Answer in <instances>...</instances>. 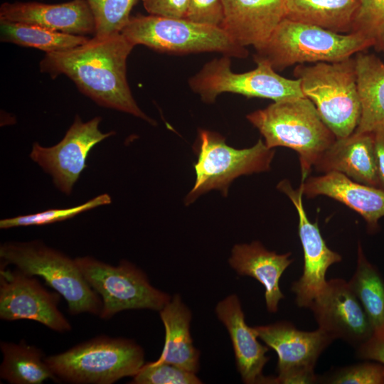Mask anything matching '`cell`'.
Here are the masks:
<instances>
[{
  "label": "cell",
  "mask_w": 384,
  "mask_h": 384,
  "mask_svg": "<svg viewBox=\"0 0 384 384\" xmlns=\"http://www.w3.org/2000/svg\"><path fill=\"white\" fill-rule=\"evenodd\" d=\"M134 46L122 33L94 36L75 48L46 53L40 62L42 73L65 75L97 105L124 112L151 124L134 99L127 80V60Z\"/></svg>",
  "instance_id": "1"
},
{
  "label": "cell",
  "mask_w": 384,
  "mask_h": 384,
  "mask_svg": "<svg viewBox=\"0 0 384 384\" xmlns=\"http://www.w3.org/2000/svg\"><path fill=\"white\" fill-rule=\"evenodd\" d=\"M247 119L259 130L268 148L284 146L297 152L302 181L336 140L314 103L306 97L274 102L265 109L250 113Z\"/></svg>",
  "instance_id": "2"
},
{
  "label": "cell",
  "mask_w": 384,
  "mask_h": 384,
  "mask_svg": "<svg viewBox=\"0 0 384 384\" xmlns=\"http://www.w3.org/2000/svg\"><path fill=\"white\" fill-rule=\"evenodd\" d=\"M58 379L73 384H112L135 375L145 363L134 341L97 336L67 351L46 357Z\"/></svg>",
  "instance_id": "3"
},
{
  "label": "cell",
  "mask_w": 384,
  "mask_h": 384,
  "mask_svg": "<svg viewBox=\"0 0 384 384\" xmlns=\"http://www.w3.org/2000/svg\"><path fill=\"white\" fill-rule=\"evenodd\" d=\"M370 47V41L355 33H337L284 18L255 49L254 60L267 61L280 71L297 63L341 61Z\"/></svg>",
  "instance_id": "4"
},
{
  "label": "cell",
  "mask_w": 384,
  "mask_h": 384,
  "mask_svg": "<svg viewBox=\"0 0 384 384\" xmlns=\"http://www.w3.org/2000/svg\"><path fill=\"white\" fill-rule=\"evenodd\" d=\"M1 265H14L23 272L43 279L64 298L70 314L100 315L102 300L82 274L75 259L43 242H9L0 247Z\"/></svg>",
  "instance_id": "5"
},
{
  "label": "cell",
  "mask_w": 384,
  "mask_h": 384,
  "mask_svg": "<svg viewBox=\"0 0 384 384\" xmlns=\"http://www.w3.org/2000/svg\"><path fill=\"white\" fill-rule=\"evenodd\" d=\"M294 75L303 94L315 105L324 124L336 139L351 135L361 117L355 58L334 63L298 65Z\"/></svg>",
  "instance_id": "6"
},
{
  "label": "cell",
  "mask_w": 384,
  "mask_h": 384,
  "mask_svg": "<svg viewBox=\"0 0 384 384\" xmlns=\"http://www.w3.org/2000/svg\"><path fill=\"white\" fill-rule=\"evenodd\" d=\"M121 33L134 46L143 45L159 52H218L223 55L240 58L248 55L247 50L222 28L186 18L137 14L130 16Z\"/></svg>",
  "instance_id": "7"
},
{
  "label": "cell",
  "mask_w": 384,
  "mask_h": 384,
  "mask_svg": "<svg viewBox=\"0 0 384 384\" xmlns=\"http://www.w3.org/2000/svg\"><path fill=\"white\" fill-rule=\"evenodd\" d=\"M195 148L196 181L186 197V205L213 189L227 196L235 178L268 171L274 155L262 139L250 148L237 149L228 145L221 134L206 129L198 130Z\"/></svg>",
  "instance_id": "8"
},
{
  "label": "cell",
  "mask_w": 384,
  "mask_h": 384,
  "mask_svg": "<svg viewBox=\"0 0 384 384\" xmlns=\"http://www.w3.org/2000/svg\"><path fill=\"white\" fill-rule=\"evenodd\" d=\"M75 259L87 283L101 298L98 316L102 319L130 309L159 311L171 299L154 287L146 274L127 260L114 266L90 256Z\"/></svg>",
  "instance_id": "9"
},
{
  "label": "cell",
  "mask_w": 384,
  "mask_h": 384,
  "mask_svg": "<svg viewBox=\"0 0 384 384\" xmlns=\"http://www.w3.org/2000/svg\"><path fill=\"white\" fill-rule=\"evenodd\" d=\"M255 62V69L236 73L231 69L230 57L214 58L189 79V86L206 103L213 102L223 92L267 98L274 102L305 97L299 79L279 75L267 61Z\"/></svg>",
  "instance_id": "10"
},
{
  "label": "cell",
  "mask_w": 384,
  "mask_h": 384,
  "mask_svg": "<svg viewBox=\"0 0 384 384\" xmlns=\"http://www.w3.org/2000/svg\"><path fill=\"white\" fill-rule=\"evenodd\" d=\"M257 337L277 353V377L270 384L314 383V373L322 352L334 341L318 328L306 331L297 329L286 321L253 327Z\"/></svg>",
  "instance_id": "11"
},
{
  "label": "cell",
  "mask_w": 384,
  "mask_h": 384,
  "mask_svg": "<svg viewBox=\"0 0 384 384\" xmlns=\"http://www.w3.org/2000/svg\"><path fill=\"white\" fill-rule=\"evenodd\" d=\"M60 297L47 290L36 276L1 265V319L32 320L57 332L70 331V323L58 309Z\"/></svg>",
  "instance_id": "12"
},
{
  "label": "cell",
  "mask_w": 384,
  "mask_h": 384,
  "mask_svg": "<svg viewBox=\"0 0 384 384\" xmlns=\"http://www.w3.org/2000/svg\"><path fill=\"white\" fill-rule=\"evenodd\" d=\"M100 117L82 122L78 115L57 144L45 147L35 142L31 159L53 177L55 186L63 193H71L75 183L86 167V159L93 146L112 136L114 132L102 133Z\"/></svg>",
  "instance_id": "13"
},
{
  "label": "cell",
  "mask_w": 384,
  "mask_h": 384,
  "mask_svg": "<svg viewBox=\"0 0 384 384\" xmlns=\"http://www.w3.org/2000/svg\"><path fill=\"white\" fill-rule=\"evenodd\" d=\"M277 188L289 197L298 213V231L304 252V267L302 274L292 283L291 289L295 294L297 305L309 309L327 285L326 274L328 269L333 264L340 262L342 257L327 246L318 222L309 220L304 208L302 189H293L287 180L280 181Z\"/></svg>",
  "instance_id": "14"
},
{
  "label": "cell",
  "mask_w": 384,
  "mask_h": 384,
  "mask_svg": "<svg viewBox=\"0 0 384 384\" xmlns=\"http://www.w3.org/2000/svg\"><path fill=\"white\" fill-rule=\"evenodd\" d=\"M309 309L313 312L318 328L334 340L341 339L356 348L373 334L364 309L348 282L343 279L328 280L324 292Z\"/></svg>",
  "instance_id": "15"
},
{
  "label": "cell",
  "mask_w": 384,
  "mask_h": 384,
  "mask_svg": "<svg viewBox=\"0 0 384 384\" xmlns=\"http://www.w3.org/2000/svg\"><path fill=\"white\" fill-rule=\"evenodd\" d=\"M0 21L27 23L74 35L95 34L94 19L85 0L60 4L4 2L0 6Z\"/></svg>",
  "instance_id": "16"
},
{
  "label": "cell",
  "mask_w": 384,
  "mask_h": 384,
  "mask_svg": "<svg viewBox=\"0 0 384 384\" xmlns=\"http://www.w3.org/2000/svg\"><path fill=\"white\" fill-rule=\"evenodd\" d=\"M215 313L230 335L237 369L243 383L267 384L269 377H265L262 370L270 359L266 356L269 347L259 342L253 327L246 324L238 297L230 294L220 301Z\"/></svg>",
  "instance_id": "17"
},
{
  "label": "cell",
  "mask_w": 384,
  "mask_h": 384,
  "mask_svg": "<svg viewBox=\"0 0 384 384\" xmlns=\"http://www.w3.org/2000/svg\"><path fill=\"white\" fill-rule=\"evenodd\" d=\"M309 198L326 196L347 206L365 220L368 232L378 229L384 217V189L354 181L336 171L307 177L299 187Z\"/></svg>",
  "instance_id": "18"
},
{
  "label": "cell",
  "mask_w": 384,
  "mask_h": 384,
  "mask_svg": "<svg viewBox=\"0 0 384 384\" xmlns=\"http://www.w3.org/2000/svg\"><path fill=\"white\" fill-rule=\"evenodd\" d=\"M221 28L240 46H262L284 18L286 0H223Z\"/></svg>",
  "instance_id": "19"
},
{
  "label": "cell",
  "mask_w": 384,
  "mask_h": 384,
  "mask_svg": "<svg viewBox=\"0 0 384 384\" xmlns=\"http://www.w3.org/2000/svg\"><path fill=\"white\" fill-rule=\"evenodd\" d=\"M322 173H341L358 183L378 187L373 132L336 139L314 166Z\"/></svg>",
  "instance_id": "20"
},
{
  "label": "cell",
  "mask_w": 384,
  "mask_h": 384,
  "mask_svg": "<svg viewBox=\"0 0 384 384\" xmlns=\"http://www.w3.org/2000/svg\"><path fill=\"white\" fill-rule=\"evenodd\" d=\"M290 256L291 252L277 254L266 249L260 242L253 241L235 245L228 262L239 275L251 277L263 285L267 309L276 313L279 301L284 297L279 280L293 261Z\"/></svg>",
  "instance_id": "21"
},
{
  "label": "cell",
  "mask_w": 384,
  "mask_h": 384,
  "mask_svg": "<svg viewBox=\"0 0 384 384\" xmlns=\"http://www.w3.org/2000/svg\"><path fill=\"white\" fill-rule=\"evenodd\" d=\"M159 312L165 329V342L160 356L154 362L171 363L197 373L200 352L193 346L190 332V309L180 295L175 294Z\"/></svg>",
  "instance_id": "22"
},
{
  "label": "cell",
  "mask_w": 384,
  "mask_h": 384,
  "mask_svg": "<svg viewBox=\"0 0 384 384\" xmlns=\"http://www.w3.org/2000/svg\"><path fill=\"white\" fill-rule=\"evenodd\" d=\"M355 58L356 83L361 112L354 132H371L384 125V63L364 51Z\"/></svg>",
  "instance_id": "23"
},
{
  "label": "cell",
  "mask_w": 384,
  "mask_h": 384,
  "mask_svg": "<svg viewBox=\"0 0 384 384\" xmlns=\"http://www.w3.org/2000/svg\"><path fill=\"white\" fill-rule=\"evenodd\" d=\"M361 0H286L284 18L350 33Z\"/></svg>",
  "instance_id": "24"
},
{
  "label": "cell",
  "mask_w": 384,
  "mask_h": 384,
  "mask_svg": "<svg viewBox=\"0 0 384 384\" xmlns=\"http://www.w3.org/2000/svg\"><path fill=\"white\" fill-rule=\"evenodd\" d=\"M3 360L0 378L11 384H41L58 379L46 361L41 349L24 341L16 343L1 341Z\"/></svg>",
  "instance_id": "25"
},
{
  "label": "cell",
  "mask_w": 384,
  "mask_h": 384,
  "mask_svg": "<svg viewBox=\"0 0 384 384\" xmlns=\"http://www.w3.org/2000/svg\"><path fill=\"white\" fill-rule=\"evenodd\" d=\"M361 302L373 329L384 332V281L378 270L367 260L360 243L356 270L348 282Z\"/></svg>",
  "instance_id": "26"
},
{
  "label": "cell",
  "mask_w": 384,
  "mask_h": 384,
  "mask_svg": "<svg viewBox=\"0 0 384 384\" xmlns=\"http://www.w3.org/2000/svg\"><path fill=\"white\" fill-rule=\"evenodd\" d=\"M1 42L30 47L46 53L72 49L86 43L90 38L46 29L38 26L0 21Z\"/></svg>",
  "instance_id": "27"
},
{
  "label": "cell",
  "mask_w": 384,
  "mask_h": 384,
  "mask_svg": "<svg viewBox=\"0 0 384 384\" xmlns=\"http://www.w3.org/2000/svg\"><path fill=\"white\" fill-rule=\"evenodd\" d=\"M91 11L98 37L121 33L137 0H85Z\"/></svg>",
  "instance_id": "28"
},
{
  "label": "cell",
  "mask_w": 384,
  "mask_h": 384,
  "mask_svg": "<svg viewBox=\"0 0 384 384\" xmlns=\"http://www.w3.org/2000/svg\"><path fill=\"white\" fill-rule=\"evenodd\" d=\"M350 33L370 41L378 52H384V0H361Z\"/></svg>",
  "instance_id": "29"
},
{
  "label": "cell",
  "mask_w": 384,
  "mask_h": 384,
  "mask_svg": "<svg viewBox=\"0 0 384 384\" xmlns=\"http://www.w3.org/2000/svg\"><path fill=\"white\" fill-rule=\"evenodd\" d=\"M112 202L111 197L107 194H101L90 201L72 208L49 209L43 212L19 215L0 220V228L9 229L16 227L43 225L71 218L81 213L96 207L108 205Z\"/></svg>",
  "instance_id": "30"
},
{
  "label": "cell",
  "mask_w": 384,
  "mask_h": 384,
  "mask_svg": "<svg viewBox=\"0 0 384 384\" xmlns=\"http://www.w3.org/2000/svg\"><path fill=\"white\" fill-rule=\"evenodd\" d=\"M133 384H201L196 373L168 363H145L133 376Z\"/></svg>",
  "instance_id": "31"
},
{
  "label": "cell",
  "mask_w": 384,
  "mask_h": 384,
  "mask_svg": "<svg viewBox=\"0 0 384 384\" xmlns=\"http://www.w3.org/2000/svg\"><path fill=\"white\" fill-rule=\"evenodd\" d=\"M319 381L331 384H384V365L362 363L336 370Z\"/></svg>",
  "instance_id": "32"
},
{
  "label": "cell",
  "mask_w": 384,
  "mask_h": 384,
  "mask_svg": "<svg viewBox=\"0 0 384 384\" xmlns=\"http://www.w3.org/2000/svg\"><path fill=\"white\" fill-rule=\"evenodd\" d=\"M185 18L198 23L222 26L224 20L223 0H188Z\"/></svg>",
  "instance_id": "33"
},
{
  "label": "cell",
  "mask_w": 384,
  "mask_h": 384,
  "mask_svg": "<svg viewBox=\"0 0 384 384\" xmlns=\"http://www.w3.org/2000/svg\"><path fill=\"white\" fill-rule=\"evenodd\" d=\"M149 14L185 18L188 0H142Z\"/></svg>",
  "instance_id": "34"
},
{
  "label": "cell",
  "mask_w": 384,
  "mask_h": 384,
  "mask_svg": "<svg viewBox=\"0 0 384 384\" xmlns=\"http://www.w3.org/2000/svg\"><path fill=\"white\" fill-rule=\"evenodd\" d=\"M359 358L378 362L384 365V332L373 334L366 342L356 348Z\"/></svg>",
  "instance_id": "35"
},
{
  "label": "cell",
  "mask_w": 384,
  "mask_h": 384,
  "mask_svg": "<svg viewBox=\"0 0 384 384\" xmlns=\"http://www.w3.org/2000/svg\"><path fill=\"white\" fill-rule=\"evenodd\" d=\"M378 188L384 189V125L373 131Z\"/></svg>",
  "instance_id": "36"
}]
</instances>
